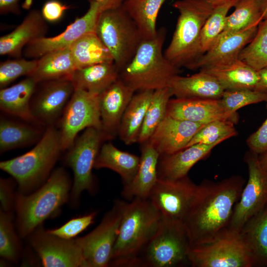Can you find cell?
Returning <instances> with one entry per match:
<instances>
[{"mask_svg": "<svg viewBox=\"0 0 267 267\" xmlns=\"http://www.w3.org/2000/svg\"><path fill=\"white\" fill-rule=\"evenodd\" d=\"M245 182L242 176L234 175L218 181L205 179L198 185L183 221L190 247L210 242L227 230Z\"/></svg>", "mask_w": 267, "mask_h": 267, "instance_id": "6da1fadb", "label": "cell"}, {"mask_svg": "<svg viewBox=\"0 0 267 267\" xmlns=\"http://www.w3.org/2000/svg\"><path fill=\"white\" fill-rule=\"evenodd\" d=\"M162 219L148 198L125 202L109 266L134 267L138 255L157 231Z\"/></svg>", "mask_w": 267, "mask_h": 267, "instance_id": "7a4b0ae2", "label": "cell"}, {"mask_svg": "<svg viewBox=\"0 0 267 267\" xmlns=\"http://www.w3.org/2000/svg\"><path fill=\"white\" fill-rule=\"evenodd\" d=\"M166 36V30L162 27L155 37L143 40L132 60L120 71L119 78L135 92L169 87L179 75L180 68L163 53Z\"/></svg>", "mask_w": 267, "mask_h": 267, "instance_id": "3957f363", "label": "cell"}, {"mask_svg": "<svg viewBox=\"0 0 267 267\" xmlns=\"http://www.w3.org/2000/svg\"><path fill=\"white\" fill-rule=\"evenodd\" d=\"M71 188L69 175L63 168H58L33 193L16 194L14 209L20 237L28 236L56 214L69 198Z\"/></svg>", "mask_w": 267, "mask_h": 267, "instance_id": "277c9868", "label": "cell"}, {"mask_svg": "<svg viewBox=\"0 0 267 267\" xmlns=\"http://www.w3.org/2000/svg\"><path fill=\"white\" fill-rule=\"evenodd\" d=\"M219 1L178 0L173 4L179 15L175 30L164 54L177 67L190 69L203 55L201 46L202 30Z\"/></svg>", "mask_w": 267, "mask_h": 267, "instance_id": "5b68a950", "label": "cell"}, {"mask_svg": "<svg viewBox=\"0 0 267 267\" xmlns=\"http://www.w3.org/2000/svg\"><path fill=\"white\" fill-rule=\"evenodd\" d=\"M61 151L59 130L48 126L32 149L1 161L0 168L16 181L19 193L28 194L46 180Z\"/></svg>", "mask_w": 267, "mask_h": 267, "instance_id": "8992f818", "label": "cell"}, {"mask_svg": "<svg viewBox=\"0 0 267 267\" xmlns=\"http://www.w3.org/2000/svg\"><path fill=\"white\" fill-rule=\"evenodd\" d=\"M190 248L189 236L183 222L162 218L157 231L138 255L134 267L189 265Z\"/></svg>", "mask_w": 267, "mask_h": 267, "instance_id": "52a82bcc", "label": "cell"}, {"mask_svg": "<svg viewBox=\"0 0 267 267\" xmlns=\"http://www.w3.org/2000/svg\"><path fill=\"white\" fill-rule=\"evenodd\" d=\"M95 33L119 71L132 60L143 41L136 25L122 5L101 12Z\"/></svg>", "mask_w": 267, "mask_h": 267, "instance_id": "ba28073f", "label": "cell"}, {"mask_svg": "<svg viewBox=\"0 0 267 267\" xmlns=\"http://www.w3.org/2000/svg\"><path fill=\"white\" fill-rule=\"evenodd\" d=\"M188 259L193 267H254L239 232L228 229L210 242L190 247Z\"/></svg>", "mask_w": 267, "mask_h": 267, "instance_id": "9c48e42d", "label": "cell"}, {"mask_svg": "<svg viewBox=\"0 0 267 267\" xmlns=\"http://www.w3.org/2000/svg\"><path fill=\"white\" fill-rule=\"evenodd\" d=\"M104 140L99 130L88 128L76 138L72 146L68 149L65 162L74 174L69 197L73 204H77L83 191L92 193L95 191L92 170L101 142Z\"/></svg>", "mask_w": 267, "mask_h": 267, "instance_id": "30bf717a", "label": "cell"}, {"mask_svg": "<svg viewBox=\"0 0 267 267\" xmlns=\"http://www.w3.org/2000/svg\"><path fill=\"white\" fill-rule=\"evenodd\" d=\"M125 203L117 200L93 230L76 239L82 249L87 267L109 266Z\"/></svg>", "mask_w": 267, "mask_h": 267, "instance_id": "8fae6325", "label": "cell"}, {"mask_svg": "<svg viewBox=\"0 0 267 267\" xmlns=\"http://www.w3.org/2000/svg\"><path fill=\"white\" fill-rule=\"evenodd\" d=\"M248 179L235 204L228 230L239 232L252 216L267 205V171L261 166L259 154L249 150L244 155Z\"/></svg>", "mask_w": 267, "mask_h": 267, "instance_id": "7c38bea8", "label": "cell"}, {"mask_svg": "<svg viewBox=\"0 0 267 267\" xmlns=\"http://www.w3.org/2000/svg\"><path fill=\"white\" fill-rule=\"evenodd\" d=\"M90 127L101 131L98 94L75 89L60 118L59 130L62 151L72 146L80 131Z\"/></svg>", "mask_w": 267, "mask_h": 267, "instance_id": "4fadbf2b", "label": "cell"}, {"mask_svg": "<svg viewBox=\"0 0 267 267\" xmlns=\"http://www.w3.org/2000/svg\"><path fill=\"white\" fill-rule=\"evenodd\" d=\"M197 187L188 176L177 179L158 178L148 198L163 219L183 222Z\"/></svg>", "mask_w": 267, "mask_h": 267, "instance_id": "5bb4252c", "label": "cell"}, {"mask_svg": "<svg viewBox=\"0 0 267 267\" xmlns=\"http://www.w3.org/2000/svg\"><path fill=\"white\" fill-rule=\"evenodd\" d=\"M30 244L45 267H87L76 239L49 233L40 225L29 236Z\"/></svg>", "mask_w": 267, "mask_h": 267, "instance_id": "9a60e30c", "label": "cell"}, {"mask_svg": "<svg viewBox=\"0 0 267 267\" xmlns=\"http://www.w3.org/2000/svg\"><path fill=\"white\" fill-rule=\"evenodd\" d=\"M89 8L82 16L77 18L60 34L52 37H44L29 43L23 53L28 58L38 59L49 52L70 47L83 36L95 33L98 17L104 10L95 0H89Z\"/></svg>", "mask_w": 267, "mask_h": 267, "instance_id": "2e32d148", "label": "cell"}, {"mask_svg": "<svg viewBox=\"0 0 267 267\" xmlns=\"http://www.w3.org/2000/svg\"><path fill=\"white\" fill-rule=\"evenodd\" d=\"M31 101L33 116L41 125H53L61 118L75 89L70 80H57L38 83Z\"/></svg>", "mask_w": 267, "mask_h": 267, "instance_id": "e0dca14e", "label": "cell"}, {"mask_svg": "<svg viewBox=\"0 0 267 267\" xmlns=\"http://www.w3.org/2000/svg\"><path fill=\"white\" fill-rule=\"evenodd\" d=\"M166 115L202 124L216 120L229 121L236 124L239 119L237 113H232L226 110L221 99L171 98Z\"/></svg>", "mask_w": 267, "mask_h": 267, "instance_id": "ac0fdd59", "label": "cell"}, {"mask_svg": "<svg viewBox=\"0 0 267 267\" xmlns=\"http://www.w3.org/2000/svg\"><path fill=\"white\" fill-rule=\"evenodd\" d=\"M135 92L119 78L98 95L101 132L105 140L113 138L118 133L123 114Z\"/></svg>", "mask_w": 267, "mask_h": 267, "instance_id": "d6986e66", "label": "cell"}, {"mask_svg": "<svg viewBox=\"0 0 267 267\" xmlns=\"http://www.w3.org/2000/svg\"><path fill=\"white\" fill-rule=\"evenodd\" d=\"M205 125L166 115L147 141L160 156L170 155L185 148L195 134Z\"/></svg>", "mask_w": 267, "mask_h": 267, "instance_id": "ffe728a7", "label": "cell"}, {"mask_svg": "<svg viewBox=\"0 0 267 267\" xmlns=\"http://www.w3.org/2000/svg\"><path fill=\"white\" fill-rule=\"evenodd\" d=\"M258 27L257 26L236 33L221 35L212 47L189 70H200L226 64L238 59L241 51L256 35Z\"/></svg>", "mask_w": 267, "mask_h": 267, "instance_id": "44dd1931", "label": "cell"}, {"mask_svg": "<svg viewBox=\"0 0 267 267\" xmlns=\"http://www.w3.org/2000/svg\"><path fill=\"white\" fill-rule=\"evenodd\" d=\"M46 21L41 12L33 9L12 32L0 38V54L21 57L24 47L31 42L45 37Z\"/></svg>", "mask_w": 267, "mask_h": 267, "instance_id": "7402d4cb", "label": "cell"}, {"mask_svg": "<svg viewBox=\"0 0 267 267\" xmlns=\"http://www.w3.org/2000/svg\"><path fill=\"white\" fill-rule=\"evenodd\" d=\"M142 144L137 173L130 183L124 185L122 191L123 197L130 201L135 198H148L158 179L160 155L148 141Z\"/></svg>", "mask_w": 267, "mask_h": 267, "instance_id": "603a6c76", "label": "cell"}, {"mask_svg": "<svg viewBox=\"0 0 267 267\" xmlns=\"http://www.w3.org/2000/svg\"><path fill=\"white\" fill-rule=\"evenodd\" d=\"M219 144H195L176 153L160 156L158 178L177 179L187 176L191 168Z\"/></svg>", "mask_w": 267, "mask_h": 267, "instance_id": "cb8c5ba5", "label": "cell"}, {"mask_svg": "<svg viewBox=\"0 0 267 267\" xmlns=\"http://www.w3.org/2000/svg\"><path fill=\"white\" fill-rule=\"evenodd\" d=\"M37 84L33 78L28 76L12 86L1 89L0 110L25 122L41 126L33 116L30 105Z\"/></svg>", "mask_w": 267, "mask_h": 267, "instance_id": "d4e9b609", "label": "cell"}, {"mask_svg": "<svg viewBox=\"0 0 267 267\" xmlns=\"http://www.w3.org/2000/svg\"><path fill=\"white\" fill-rule=\"evenodd\" d=\"M169 88L177 98L221 99L224 91L213 77L200 70L189 76H175Z\"/></svg>", "mask_w": 267, "mask_h": 267, "instance_id": "484cf974", "label": "cell"}, {"mask_svg": "<svg viewBox=\"0 0 267 267\" xmlns=\"http://www.w3.org/2000/svg\"><path fill=\"white\" fill-rule=\"evenodd\" d=\"M199 70L213 77L224 90L261 89L258 71L239 59L226 64L202 68Z\"/></svg>", "mask_w": 267, "mask_h": 267, "instance_id": "4316f807", "label": "cell"}, {"mask_svg": "<svg viewBox=\"0 0 267 267\" xmlns=\"http://www.w3.org/2000/svg\"><path fill=\"white\" fill-rule=\"evenodd\" d=\"M77 70L70 47L49 52L38 58L36 67L30 76L37 83L51 80H70Z\"/></svg>", "mask_w": 267, "mask_h": 267, "instance_id": "83f0119b", "label": "cell"}, {"mask_svg": "<svg viewBox=\"0 0 267 267\" xmlns=\"http://www.w3.org/2000/svg\"><path fill=\"white\" fill-rule=\"evenodd\" d=\"M239 233L251 253L254 267H267V205L249 219Z\"/></svg>", "mask_w": 267, "mask_h": 267, "instance_id": "f1b7e54d", "label": "cell"}, {"mask_svg": "<svg viewBox=\"0 0 267 267\" xmlns=\"http://www.w3.org/2000/svg\"><path fill=\"white\" fill-rule=\"evenodd\" d=\"M120 71L114 62L95 64L76 70L71 81L75 89L99 94L119 78Z\"/></svg>", "mask_w": 267, "mask_h": 267, "instance_id": "f546056e", "label": "cell"}, {"mask_svg": "<svg viewBox=\"0 0 267 267\" xmlns=\"http://www.w3.org/2000/svg\"><path fill=\"white\" fill-rule=\"evenodd\" d=\"M139 162V157L121 150L108 142L100 147L94 168H107L115 172L122 178L124 185H126L134 178Z\"/></svg>", "mask_w": 267, "mask_h": 267, "instance_id": "4dcf8cb0", "label": "cell"}, {"mask_svg": "<svg viewBox=\"0 0 267 267\" xmlns=\"http://www.w3.org/2000/svg\"><path fill=\"white\" fill-rule=\"evenodd\" d=\"M153 90L134 94L122 117L118 130L121 139L127 145L137 142L139 134L150 103Z\"/></svg>", "mask_w": 267, "mask_h": 267, "instance_id": "1f68e13d", "label": "cell"}, {"mask_svg": "<svg viewBox=\"0 0 267 267\" xmlns=\"http://www.w3.org/2000/svg\"><path fill=\"white\" fill-rule=\"evenodd\" d=\"M21 123L4 118L0 120V153L38 142L44 132L39 125Z\"/></svg>", "mask_w": 267, "mask_h": 267, "instance_id": "d6a6232c", "label": "cell"}, {"mask_svg": "<svg viewBox=\"0 0 267 267\" xmlns=\"http://www.w3.org/2000/svg\"><path fill=\"white\" fill-rule=\"evenodd\" d=\"M166 0H125L122 5L136 25L144 40L157 33L156 23L159 11Z\"/></svg>", "mask_w": 267, "mask_h": 267, "instance_id": "836d02e7", "label": "cell"}, {"mask_svg": "<svg viewBox=\"0 0 267 267\" xmlns=\"http://www.w3.org/2000/svg\"><path fill=\"white\" fill-rule=\"evenodd\" d=\"M70 47L77 69L114 62L110 51L94 32L83 36Z\"/></svg>", "mask_w": 267, "mask_h": 267, "instance_id": "e575fe53", "label": "cell"}, {"mask_svg": "<svg viewBox=\"0 0 267 267\" xmlns=\"http://www.w3.org/2000/svg\"><path fill=\"white\" fill-rule=\"evenodd\" d=\"M234 7L233 12L227 16L224 29L221 35L258 26L263 20L261 0H238Z\"/></svg>", "mask_w": 267, "mask_h": 267, "instance_id": "d590c367", "label": "cell"}, {"mask_svg": "<svg viewBox=\"0 0 267 267\" xmlns=\"http://www.w3.org/2000/svg\"><path fill=\"white\" fill-rule=\"evenodd\" d=\"M173 96L171 89L165 88L154 91L139 134L137 142H147L165 118L168 102Z\"/></svg>", "mask_w": 267, "mask_h": 267, "instance_id": "8d00e7d4", "label": "cell"}, {"mask_svg": "<svg viewBox=\"0 0 267 267\" xmlns=\"http://www.w3.org/2000/svg\"><path fill=\"white\" fill-rule=\"evenodd\" d=\"M238 0H223L219 1L203 27L201 36V46L203 54L215 43L223 32L229 10Z\"/></svg>", "mask_w": 267, "mask_h": 267, "instance_id": "74e56055", "label": "cell"}, {"mask_svg": "<svg viewBox=\"0 0 267 267\" xmlns=\"http://www.w3.org/2000/svg\"><path fill=\"white\" fill-rule=\"evenodd\" d=\"M238 59L257 71L267 67V20L259 23L256 35L241 51Z\"/></svg>", "mask_w": 267, "mask_h": 267, "instance_id": "f35d334b", "label": "cell"}, {"mask_svg": "<svg viewBox=\"0 0 267 267\" xmlns=\"http://www.w3.org/2000/svg\"><path fill=\"white\" fill-rule=\"evenodd\" d=\"M21 253V246L13 223L10 212L0 210V255L4 259L16 263Z\"/></svg>", "mask_w": 267, "mask_h": 267, "instance_id": "ab89813d", "label": "cell"}, {"mask_svg": "<svg viewBox=\"0 0 267 267\" xmlns=\"http://www.w3.org/2000/svg\"><path fill=\"white\" fill-rule=\"evenodd\" d=\"M234 124L232 122L226 120H216L209 123L195 134L185 148L198 143H220L235 136L237 135V132Z\"/></svg>", "mask_w": 267, "mask_h": 267, "instance_id": "60d3db41", "label": "cell"}, {"mask_svg": "<svg viewBox=\"0 0 267 267\" xmlns=\"http://www.w3.org/2000/svg\"><path fill=\"white\" fill-rule=\"evenodd\" d=\"M221 100L226 111L236 113L239 109L248 105L267 102V89H245L224 90Z\"/></svg>", "mask_w": 267, "mask_h": 267, "instance_id": "b9f144b4", "label": "cell"}, {"mask_svg": "<svg viewBox=\"0 0 267 267\" xmlns=\"http://www.w3.org/2000/svg\"><path fill=\"white\" fill-rule=\"evenodd\" d=\"M38 59L17 58L5 60L0 64V87L7 86L19 77L30 76L34 71Z\"/></svg>", "mask_w": 267, "mask_h": 267, "instance_id": "7bdbcfd3", "label": "cell"}, {"mask_svg": "<svg viewBox=\"0 0 267 267\" xmlns=\"http://www.w3.org/2000/svg\"><path fill=\"white\" fill-rule=\"evenodd\" d=\"M96 213L92 212L73 218L60 227L47 231L55 236L66 239H72L87 229L94 222Z\"/></svg>", "mask_w": 267, "mask_h": 267, "instance_id": "ee69618b", "label": "cell"}, {"mask_svg": "<svg viewBox=\"0 0 267 267\" xmlns=\"http://www.w3.org/2000/svg\"><path fill=\"white\" fill-rule=\"evenodd\" d=\"M249 150L258 154L267 151V117L255 132L246 139Z\"/></svg>", "mask_w": 267, "mask_h": 267, "instance_id": "f6af8a7d", "label": "cell"}, {"mask_svg": "<svg viewBox=\"0 0 267 267\" xmlns=\"http://www.w3.org/2000/svg\"><path fill=\"white\" fill-rule=\"evenodd\" d=\"M14 182L10 178L0 180V210L10 212L14 208L16 194H14Z\"/></svg>", "mask_w": 267, "mask_h": 267, "instance_id": "bcb514c9", "label": "cell"}, {"mask_svg": "<svg viewBox=\"0 0 267 267\" xmlns=\"http://www.w3.org/2000/svg\"><path fill=\"white\" fill-rule=\"evenodd\" d=\"M69 7L57 0H49L44 4L41 13L44 19L48 22L59 21Z\"/></svg>", "mask_w": 267, "mask_h": 267, "instance_id": "7dc6e473", "label": "cell"}, {"mask_svg": "<svg viewBox=\"0 0 267 267\" xmlns=\"http://www.w3.org/2000/svg\"><path fill=\"white\" fill-rule=\"evenodd\" d=\"M20 0H0V13L1 14L19 13Z\"/></svg>", "mask_w": 267, "mask_h": 267, "instance_id": "c3c4849f", "label": "cell"}, {"mask_svg": "<svg viewBox=\"0 0 267 267\" xmlns=\"http://www.w3.org/2000/svg\"><path fill=\"white\" fill-rule=\"evenodd\" d=\"M102 6L104 10L121 6L125 0H95Z\"/></svg>", "mask_w": 267, "mask_h": 267, "instance_id": "681fc988", "label": "cell"}, {"mask_svg": "<svg viewBox=\"0 0 267 267\" xmlns=\"http://www.w3.org/2000/svg\"><path fill=\"white\" fill-rule=\"evenodd\" d=\"M260 78V88L261 89H267V67L258 71Z\"/></svg>", "mask_w": 267, "mask_h": 267, "instance_id": "f907efd6", "label": "cell"}, {"mask_svg": "<svg viewBox=\"0 0 267 267\" xmlns=\"http://www.w3.org/2000/svg\"><path fill=\"white\" fill-rule=\"evenodd\" d=\"M259 160L262 167L267 171V151L259 155Z\"/></svg>", "mask_w": 267, "mask_h": 267, "instance_id": "816d5d0a", "label": "cell"}, {"mask_svg": "<svg viewBox=\"0 0 267 267\" xmlns=\"http://www.w3.org/2000/svg\"><path fill=\"white\" fill-rule=\"evenodd\" d=\"M263 20H267V0H261Z\"/></svg>", "mask_w": 267, "mask_h": 267, "instance_id": "f5cc1de1", "label": "cell"}, {"mask_svg": "<svg viewBox=\"0 0 267 267\" xmlns=\"http://www.w3.org/2000/svg\"><path fill=\"white\" fill-rule=\"evenodd\" d=\"M215 0V1H220V0Z\"/></svg>", "mask_w": 267, "mask_h": 267, "instance_id": "db71d44e", "label": "cell"}]
</instances>
